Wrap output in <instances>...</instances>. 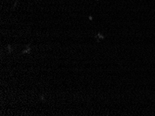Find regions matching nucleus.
Masks as SVG:
<instances>
[{"mask_svg": "<svg viewBox=\"0 0 155 116\" xmlns=\"http://www.w3.org/2000/svg\"><path fill=\"white\" fill-rule=\"evenodd\" d=\"M11 46L10 45H8V49H9V51H10V52H11Z\"/></svg>", "mask_w": 155, "mask_h": 116, "instance_id": "nucleus-2", "label": "nucleus"}, {"mask_svg": "<svg viewBox=\"0 0 155 116\" xmlns=\"http://www.w3.org/2000/svg\"><path fill=\"white\" fill-rule=\"evenodd\" d=\"M30 50H31V49L30 48H28L27 49H26V50H25L24 51H23L22 54H25V53H27V52H29Z\"/></svg>", "mask_w": 155, "mask_h": 116, "instance_id": "nucleus-1", "label": "nucleus"}]
</instances>
